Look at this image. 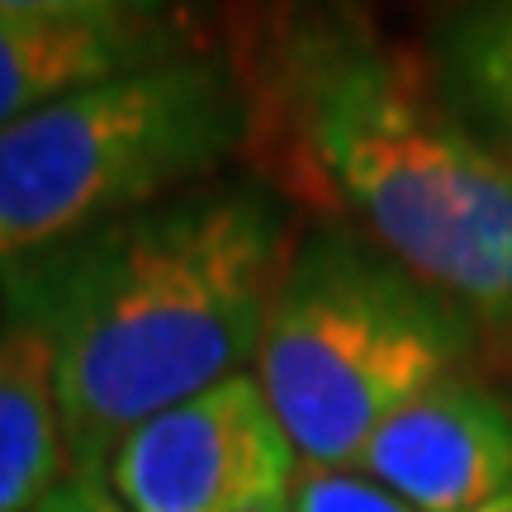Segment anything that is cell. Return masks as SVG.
Returning <instances> with one entry per match:
<instances>
[{
	"label": "cell",
	"mask_w": 512,
	"mask_h": 512,
	"mask_svg": "<svg viewBox=\"0 0 512 512\" xmlns=\"http://www.w3.org/2000/svg\"><path fill=\"white\" fill-rule=\"evenodd\" d=\"M261 166L304 214L347 223L456 304L512 366V162L441 95L422 48L366 10L275 5L233 19Z\"/></svg>",
	"instance_id": "6da1fadb"
},
{
	"label": "cell",
	"mask_w": 512,
	"mask_h": 512,
	"mask_svg": "<svg viewBox=\"0 0 512 512\" xmlns=\"http://www.w3.org/2000/svg\"><path fill=\"white\" fill-rule=\"evenodd\" d=\"M304 209L219 176L0 271V323L53 361L72 475L105 479L143 422L247 375Z\"/></svg>",
	"instance_id": "7a4b0ae2"
},
{
	"label": "cell",
	"mask_w": 512,
	"mask_h": 512,
	"mask_svg": "<svg viewBox=\"0 0 512 512\" xmlns=\"http://www.w3.org/2000/svg\"><path fill=\"white\" fill-rule=\"evenodd\" d=\"M479 361L484 342L456 304L347 223L304 214L252 361L299 465L351 470L403 403Z\"/></svg>",
	"instance_id": "3957f363"
},
{
	"label": "cell",
	"mask_w": 512,
	"mask_h": 512,
	"mask_svg": "<svg viewBox=\"0 0 512 512\" xmlns=\"http://www.w3.org/2000/svg\"><path fill=\"white\" fill-rule=\"evenodd\" d=\"M256 110L228 48L67 95L0 128V271L252 157Z\"/></svg>",
	"instance_id": "277c9868"
},
{
	"label": "cell",
	"mask_w": 512,
	"mask_h": 512,
	"mask_svg": "<svg viewBox=\"0 0 512 512\" xmlns=\"http://www.w3.org/2000/svg\"><path fill=\"white\" fill-rule=\"evenodd\" d=\"M294 475L299 456L247 370L143 422L105 484L128 512H285Z\"/></svg>",
	"instance_id": "5b68a950"
},
{
	"label": "cell",
	"mask_w": 512,
	"mask_h": 512,
	"mask_svg": "<svg viewBox=\"0 0 512 512\" xmlns=\"http://www.w3.org/2000/svg\"><path fill=\"white\" fill-rule=\"evenodd\" d=\"M204 48L209 24L166 0H0V128Z\"/></svg>",
	"instance_id": "8992f818"
},
{
	"label": "cell",
	"mask_w": 512,
	"mask_h": 512,
	"mask_svg": "<svg viewBox=\"0 0 512 512\" xmlns=\"http://www.w3.org/2000/svg\"><path fill=\"white\" fill-rule=\"evenodd\" d=\"M351 470L413 512H479L512 498V394L484 370L446 375L403 403Z\"/></svg>",
	"instance_id": "52a82bcc"
},
{
	"label": "cell",
	"mask_w": 512,
	"mask_h": 512,
	"mask_svg": "<svg viewBox=\"0 0 512 512\" xmlns=\"http://www.w3.org/2000/svg\"><path fill=\"white\" fill-rule=\"evenodd\" d=\"M72 475L48 347L0 323V512H34Z\"/></svg>",
	"instance_id": "ba28073f"
},
{
	"label": "cell",
	"mask_w": 512,
	"mask_h": 512,
	"mask_svg": "<svg viewBox=\"0 0 512 512\" xmlns=\"http://www.w3.org/2000/svg\"><path fill=\"white\" fill-rule=\"evenodd\" d=\"M422 57L451 110L512 162V0H470L427 19Z\"/></svg>",
	"instance_id": "9c48e42d"
},
{
	"label": "cell",
	"mask_w": 512,
	"mask_h": 512,
	"mask_svg": "<svg viewBox=\"0 0 512 512\" xmlns=\"http://www.w3.org/2000/svg\"><path fill=\"white\" fill-rule=\"evenodd\" d=\"M285 512H413L361 470H313L299 465Z\"/></svg>",
	"instance_id": "30bf717a"
},
{
	"label": "cell",
	"mask_w": 512,
	"mask_h": 512,
	"mask_svg": "<svg viewBox=\"0 0 512 512\" xmlns=\"http://www.w3.org/2000/svg\"><path fill=\"white\" fill-rule=\"evenodd\" d=\"M34 512H128V508L119 503V494H114L105 479L67 475V479H62V484L53 489V494L38 503Z\"/></svg>",
	"instance_id": "8fae6325"
},
{
	"label": "cell",
	"mask_w": 512,
	"mask_h": 512,
	"mask_svg": "<svg viewBox=\"0 0 512 512\" xmlns=\"http://www.w3.org/2000/svg\"><path fill=\"white\" fill-rule=\"evenodd\" d=\"M479 512H512V498H503V503H494V508H479Z\"/></svg>",
	"instance_id": "7c38bea8"
}]
</instances>
